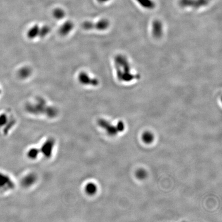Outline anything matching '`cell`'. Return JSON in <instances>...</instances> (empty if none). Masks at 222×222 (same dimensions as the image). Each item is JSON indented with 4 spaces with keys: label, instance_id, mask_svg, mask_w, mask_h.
I'll return each mask as SVG.
<instances>
[{
    "label": "cell",
    "instance_id": "obj_1",
    "mask_svg": "<svg viewBox=\"0 0 222 222\" xmlns=\"http://www.w3.org/2000/svg\"><path fill=\"white\" fill-rule=\"evenodd\" d=\"M116 73L118 79L120 81L130 82L137 78L131 73L128 60L122 55H117L114 59Z\"/></svg>",
    "mask_w": 222,
    "mask_h": 222
},
{
    "label": "cell",
    "instance_id": "obj_2",
    "mask_svg": "<svg viewBox=\"0 0 222 222\" xmlns=\"http://www.w3.org/2000/svg\"><path fill=\"white\" fill-rule=\"evenodd\" d=\"M50 30V27L47 25L41 27L38 25H34L27 32V37L30 39H34L38 37H45L49 34Z\"/></svg>",
    "mask_w": 222,
    "mask_h": 222
},
{
    "label": "cell",
    "instance_id": "obj_3",
    "mask_svg": "<svg viewBox=\"0 0 222 222\" xmlns=\"http://www.w3.org/2000/svg\"><path fill=\"white\" fill-rule=\"evenodd\" d=\"M82 27L86 30H97L103 31L107 30L110 26L109 21L107 19H101L96 22L86 21L82 24Z\"/></svg>",
    "mask_w": 222,
    "mask_h": 222
},
{
    "label": "cell",
    "instance_id": "obj_4",
    "mask_svg": "<svg viewBox=\"0 0 222 222\" xmlns=\"http://www.w3.org/2000/svg\"><path fill=\"white\" fill-rule=\"evenodd\" d=\"M100 124L101 126L106 129L107 132L111 135H116L118 132H122L125 129L124 124L122 122H118L116 127L112 125L110 123L104 120H100Z\"/></svg>",
    "mask_w": 222,
    "mask_h": 222
},
{
    "label": "cell",
    "instance_id": "obj_5",
    "mask_svg": "<svg viewBox=\"0 0 222 222\" xmlns=\"http://www.w3.org/2000/svg\"><path fill=\"white\" fill-rule=\"evenodd\" d=\"M211 0H180V5L182 7L198 9L207 5Z\"/></svg>",
    "mask_w": 222,
    "mask_h": 222
},
{
    "label": "cell",
    "instance_id": "obj_6",
    "mask_svg": "<svg viewBox=\"0 0 222 222\" xmlns=\"http://www.w3.org/2000/svg\"><path fill=\"white\" fill-rule=\"evenodd\" d=\"M78 79L80 83L84 86H97L99 84L98 80L92 77L88 73L85 71H81L79 74Z\"/></svg>",
    "mask_w": 222,
    "mask_h": 222
},
{
    "label": "cell",
    "instance_id": "obj_7",
    "mask_svg": "<svg viewBox=\"0 0 222 222\" xmlns=\"http://www.w3.org/2000/svg\"><path fill=\"white\" fill-rule=\"evenodd\" d=\"M13 184L7 175L0 172V193L5 192L9 189V185Z\"/></svg>",
    "mask_w": 222,
    "mask_h": 222
},
{
    "label": "cell",
    "instance_id": "obj_8",
    "mask_svg": "<svg viewBox=\"0 0 222 222\" xmlns=\"http://www.w3.org/2000/svg\"><path fill=\"white\" fill-rule=\"evenodd\" d=\"M163 25L161 22L158 20H155L152 25V34L153 36L156 38L161 37L163 33Z\"/></svg>",
    "mask_w": 222,
    "mask_h": 222
},
{
    "label": "cell",
    "instance_id": "obj_9",
    "mask_svg": "<svg viewBox=\"0 0 222 222\" xmlns=\"http://www.w3.org/2000/svg\"><path fill=\"white\" fill-rule=\"evenodd\" d=\"M74 27V23L71 21H68L61 25L59 28V33L62 36H66L73 30Z\"/></svg>",
    "mask_w": 222,
    "mask_h": 222
},
{
    "label": "cell",
    "instance_id": "obj_10",
    "mask_svg": "<svg viewBox=\"0 0 222 222\" xmlns=\"http://www.w3.org/2000/svg\"><path fill=\"white\" fill-rule=\"evenodd\" d=\"M141 6L145 8L152 9L155 6V3L152 0H136Z\"/></svg>",
    "mask_w": 222,
    "mask_h": 222
},
{
    "label": "cell",
    "instance_id": "obj_11",
    "mask_svg": "<svg viewBox=\"0 0 222 222\" xmlns=\"http://www.w3.org/2000/svg\"><path fill=\"white\" fill-rule=\"evenodd\" d=\"M154 135L152 133L150 132H145L143 134L142 136V139L143 141L146 144H150L154 140Z\"/></svg>",
    "mask_w": 222,
    "mask_h": 222
},
{
    "label": "cell",
    "instance_id": "obj_12",
    "mask_svg": "<svg viewBox=\"0 0 222 222\" xmlns=\"http://www.w3.org/2000/svg\"><path fill=\"white\" fill-rule=\"evenodd\" d=\"M65 13L64 11L61 8H57L54 9L53 12L54 17L57 19H61L64 17Z\"/></svg>",
    "mask_w": 222,
    "mask_h": 222
},
{
    "label": "cell",
    "instance_id": "obj_13",
    "mask_svg": "<svg viewBox=\"0 0 222 222\" xmlns=\"http://www.w3.org/2000/svg\"><path fill=\"white\" fill-rule=\"evenodd\" d=\"M136 176L137 178L143 180L146 177L147 175V172L144 169H139L136 172Z\"/></svg>",
    "mask_w": 222,
    "mask_h": 222
},
{
    "label": "cell",
    "instance_id": "obj_14",
    "mask_svg": "<svg viewBox=\"0 0 222 222\" xmlns=\"http://www.w3.org/2000/svg\"><path fill=\"white\" fill-rule=\"evenodd\" d=\"M21 73H22V76L23 77H27L28 76H30V75L31 74V70L27 68V67H25L24 68V69H22L21 71Z\"/></svg>",
    "mask_w": 222,
    "mask_h": 222
},
{
    "label": "cell",
    "instance_id": "obj_15",
    "mask_svg": "<svg viewBox=\"0 0 222 222\" xmlns=\"http://www.w3.org/2000/svg\"><path fill=\"white\" fill-rule=\"evenodd\" d=\"M109 0H98V1L100 3H104L105 2H107V1H108Z\"/></svg>",
    "mask_w": 222,
    "mask_h": 222
}]
</instances>
